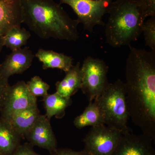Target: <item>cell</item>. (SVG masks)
Wrapping results in <instances>:
<instances>
[{
  "mask_svg": "<svg viewBox=\"0 0 155 155\" xmlns=\"http://www.w3.org/2000/svg\"><path fill=\"white\" fill-rule=\"evenodd\" d=\"M31 145L47 150L50 153L57 149V140L50 120L40 115L33 126L24 136Z\"/></svg>",
  "mask_w": 155,
  "mask_h": 155,
  "instance_id": "obj_9",
  "label": "cell"
},
{
  "mask_svg": "<svg viewBox=\"0 0 155 155\" xmlns=\"http://www.w3.org/2000/svg\"><path fill=\"white\" fill-rule=\"evenodd\" d=\"M30 37L29 31L21 26H16L10 29L3 36V45L11 51H15L26 45Z\"/></svg>",
  "mask_w": 155,
  "mask_h": 155,
  "instance_id": "obj_19",
  "label": "cell"
},
{
  "mask_svg": "<svg viewBox=\"0 0 155 155\" xmlns=\"http://www.w3.org/2000/svg\"><path fill=\"white\" fill-rule=\"evenodd\" d=\"M3 47H4V45H3V36L0 37V52L2 49Z\"/></svg>",
  "mask_w": 155,
  "mask_h": 155,
  "instance_id": "obj_26",
  "label": "cell"
},
{
  "mask_svg": "<svg viewBox=\"0 0 155 155\" xmlns=\"http://www.w3.org/2000/svg\"><path fill=\"white\" fill-rule=\"evenodd\" d=\"M27 84L28 90L33 96L45 97L48 94L50 85L39 76H35Z\"/></svg>",
  "mask_w": 155,
  "mask_h": 155,
  "instance_id": "obj_20",
  "label": "cell"
},
{
  "mask_svg": "<svg viewBox=\"0 0 155 155\" xmlns=\"http://www.w3.org/2000/svg\"><path fill=\"white\" fill-rule=\"evenodd\" d=\"M35 57L28 47L12 51L0 64V73L8 79L15 74H22L30 68Z\"/></svg>",
  "mask_w": 155,
  "mask_h": 155,
  "instance_id": "obj_11",
  "label": "cell"
},
{
  "mask_svg": "<svg viewBox=\"0 0 155 155\" xmlns=\"http://www.w3.org/2000/svg\"><path fill=\"white\" fill-rule=\"evenodd\" d=\"M40 115V111L36 105L15 113L6 122L22 137H24L34 125Z\"/></svg>",
  "mask_w": 155,
  "mask_h": 155,
  "instance_id": "obj_13",
  "label": "cell"
},
{
  "mask_svg": "<svg viewBox=\"0 0 155 155\" xmlns=\"http://www.w3.org/2000/svg\"><path fill=\"white\" fill-rule=\"evenodd\" d=\"M43 102L46 113L45 116L49 120L53 116L61 118L64 117L65 111L71 105V98L62 96L57 93L48 94L43 97Z\"/></svg>",
  "mask_w": 155,
  "mask_h": 155,
  "instance_id": "obj_16",
  "label": "cell"
},
{
  "mask_svg": "<svg viewBox=\"0 0 155 155\" xmlns=\"http://www.w3.org/2000/svg\"><path fill=\"white\" fill-rule=\"evenodd\" d=\"M144 34L146 46L150 48L152 51H155V16L145 21L142 28Z\"/></svg>",
  "mask_w": 155,
  "mask_h": 155,
  "instance_id": "obj_21",
  "label": "cell"
},
{
  "mask_svg": "<svg viewBox=\"0 0 155 155\" xmlns=\"http://www.w3.org/2000/svg\"><path fill=\"white\" fill-rule=\"evenodd\" d=\"M82 73L80 63L78 62L66 72L63 80L56 83V92L62 96L71 98L80 89Z\"/></svg>",
  "mask_w": 155,
  "mask_h": 155,
  "instance_id": "obj_15",
  "label": "cell"
},
{
  "mask_svg": "<svg viewBox=\"0 0 155 155\" xmlns=\"http://www.w3.org/2000/svg\"><path fill=\"white\" fill-rule=\"evenodd\" d=\"M106 23V42L114 48L128 45L142 33L147 17L140 0L113 2Z\"/></svg>",
  "mask_w": 155,
  "mask_h": 155,
  "instance_id": "obj_3",
  "label": "cell"
},
{
  "mask_svg": "<svg viewBox=\"0 0 155 155\" xmlns=\"http://www.w3.org/2000/svg\"><path fill=\"white\" fill-rule=\"evenodd\" d=\"M153 140L144 134H123L112 155H155Z\"/></svg>",
  "mask_w": 155,
  "mask_h": 155,
  "instance_id": "obj_10",
  "label": "cell"
},
{
  "mask_svg": "<svg viewBox=\"0 0 155 155\" xmlns=\"http://www.w3.org/2000/svg\"><path fill=\"white\" fill-rule=\"evenodd\" d=\"M37 104V97L30 93L23 81L10 86L0 112V118L7 122L15 113Z\"/></svg>",
  "mask_w": 155,
  "mask_h": 155,
  "instance_id": "obj_8",
  "label": "cell"
},
{
  "mask_svg": "<svg viewBox=\"0 0 155 155\" xmlns=\"http://www.w3.org/2000/svg\"><path fill=\"white\" fill-rule=\"evenodd\" d=\"M129 47L124 83L130 118L155 140V51Z\"/></svg>",
  "mask_w": 155,
  "mask_h": 155,
  "instance_id": "obj_1",
  "label": "cell"
},
{
  "mask_svg": "<svg viewBox=\"0 0 155 155\" xmlns=\"http://www.w3.org/2000/svg\"><path fill=\"white\" fill-rule=\"evenodd\" d=\"M22 137L11 127L8 122L0 118V150L11 155L20 145Z\"/></svg>",
  "mask_w": 155,
  "mask_h": 155,
  "instance_id": "obj_18",
  "label": "cell"
},
{
  "mask_svg": "<svg viewBox=\"0 0 155 155\" xmlns=\"http://www.w3.org/2000/svg\"><path fill=\"white\" fill-rule=\"evenodd\" d=\"M73 123L76 128L81 129L87 126L92 127L104 125V121L99 107L93 101L89 102L83 113L75 118Z\"/></svg>",
  "mask_w": 155,
  "mask_h": 155,
  "instance_id": "obj_17",
  "label": "cell"
},
{
  "mask_svg": "<svg viewBox=\"0 0 155 155\" xmlns=\"http://www.w3.org/2000/svg\"><path fill=\"white\" fill-rule=\"evenodd\" d=\"M104 117L105 125L123 134L131 132L127 125L130 118L125 83L120 79L109 84L101 95L94 100Z\"/></svg>",
  "mask_w": 155,
  "mask_h": 155,
  "instance_id": "obj_4",
  "label": "cell"
},
{
  "mask_svg": "<svg viewBox=\"0 0 155 155\" xmlns=\"http://www.w3.org/2000/svg\"><path fill=\"white\" fill-rule=\"evenodd\" d=\"M35 57L42 64L44 69H58L66 73L73 66L72 57L51 50L39 49Z\"/></svg>",
  "mask_w": 155,
  "mask_h": 155,
  "instance_id": "obj_14",
  "label": "cell"
},
{
  "mask_svg": "<svg viewBox=\"0 0 155 155\" xmlns=\"http://www.w3.org/2000/svg\"><path fill=\"white\" fill-rule=\"evenodd\" d=\"M81 69L82 81L80 89L89 101H93L110 84L107 76L109 67L102 60L89 56L84 61Z\"/></svg>",
  "mask_w": 155,
  "mask_h": 155,
  "instance_id": "obj_5",
  "label": "cell"
},
{
  "mask_svg": "<svg viewBox=\"0 0 155 155\" xmlns=\"http://www.w3.org/2000/svg\"><path fill=\"white\" fill-rule=\"evenodd\" d=\"M50 153V155H88L84 150L77 151L67 148L57 149Z\"/></svg>",
  "mask_w": 155,
  "mask_h": 155,
  "instance_id": "obj_25",
  "label": "cell"
},
{
  "mask_svg": "<svg viewBox=\"0 0 155 155\" xmlns=\"http://www.w3.org/2000/svg\"><path fill=\"white\" fill-rule=\"evenodd\" d=\"M23 23L20 0H0V37Z\"/></svg>",
  "mask_w": 155,
  "mask_h": 155,
  "instance_id": "obj_12",
  "label": "cell"
},
{
  "mask_svg": "<svg viewBox=\"0 0 155 155\" xmlns=\"http://www.w3.org/2000/svg\"><path fill=\"white\" fill-rule=\"evenodd\" d=\"M70 6L85 30L92 32L96 25L105 26L103 17L108 14L113 0H59Z\"/></svg>",
  "mask_w": 155,
  "mask_h": 155,
  "instance_id": "obj_6",
  "label": "cell"
},
{
  "mask_svg": "<svg viewBox=\"0 0 155 155\" xmlns=\"http://www.w3.org/2000/svg\"><path fill=\"white\" fill-rule=\"evenodd\" d=\"M33 147L29 143L20 144L11 155H41L35 151Z\"/></svg>",
  "mask_w": 155,
  "mask_h": 155,
  "instance_id": "obj_23",
  "label": "cell"
},
{
  "mask_svg": "<svg viewBox=\"0 0 155 155\" xmlns=\"http://www.w3.org/2000/svg\"><path fill=\"white\" fill-rule=\"evenodd\" d=\"M10 86L8 79L4 77L0 73V112L5 102Z\"/></svg>",
  "mask_w": 155,
  "mask_h": 155,
  "instance_id": "obj_22",
  "label": "cell"
},
{
  "mask_svg": "<svg viewBox=\"0 0 155 155\" xmlns=\"http://www.w3.org/2000/svg\"><path fill=\"white\" fill-rule=\"evenodd\" d=\"M147 17L155 16V0H140Z\"/></svg>",
  "mask_w": 155,
  "mask_h": 155,
  "instance_id": "obj_24",
  "label": "cell"
},
{
  "mask_svg": "<svg viewBox=\"0 0 155 155\" xmlns=\"http://www.w3.org/2000/svg\"><path fill=\"white\" fill-rule=\"evenodd\" d=\"M122 135L104 124L92 127L84 138V150L88 155H112Z\"/></svg>",
  "mask_w": 155,
  "mask_h": 155,
  "instance_id": "obj_7",
  "label": "cell"
},
{
  "mask_svg": "<svg viewBox=\"0 0 155 155\" xmlns=\"http://www.w3.org/2000/svg\"><path fill=\"white\" fill-rule=\"evenodd\" d=\"M0 155H8L6 154L4 152H3L1 150H0Z\"/></svg>",
  "mask_w": 155,
  "mask_h": 155,
  "instance_id": "obj_27",
  "label": "cell"
},
{
  "mask_svg": "<svg viewBox=\"0 0 155 155\" xmlns=\"http://www.w3.org/2000/svg\"><path fill=\"white\" fill-rule=\"evenodd\" d=\"M23 23L40 38L76 41L79 22L54 0H20Z\"/></svg>",
  "mask_w": 155,
  "mask_h": 155,
  "instance_id": "obj_2",
  "label": "cell"
}]
</instances>
